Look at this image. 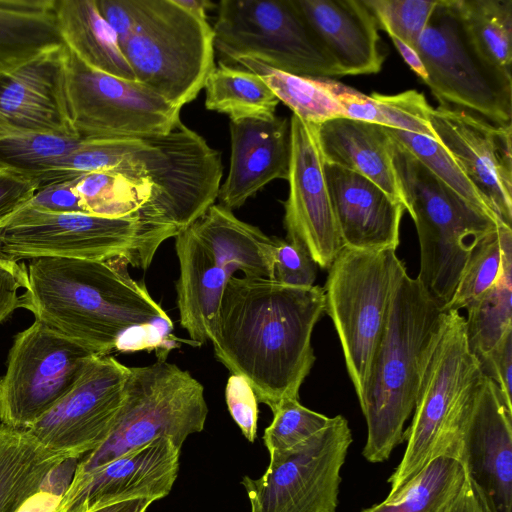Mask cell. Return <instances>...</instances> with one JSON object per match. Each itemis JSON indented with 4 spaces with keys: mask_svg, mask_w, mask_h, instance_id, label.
<instances>
[{
    "mask_svg": "<svg viewBox=\"0 0 512 512\" xmlns=\"http://www.w3.org/2000/svg\"><path fill=\"white\" fill-rule=\"evenodd\" d=\"M325 312L324 289L263 277L228 279L209 341L216 359L244 377L271 411L299 390L315 362L311 337Z\"/></svg>",
    "mask_w": 512,
    "mask_h": 512,
    "instance_id": "1",
    "label": "cell"
},
{
    "mask_svg": "<svg viewBox=\"0 0 512 512\" xmlns=\"http://www.w3.org/2000/svg\"><path fill=\"white\" fill-rule=\"evenodd\" d=\"M121 259H32L19 308L95 355H109L130 328L169 317Z\"/></svg>",
    "mask_w": 512,
    "mask_h": 512,
    "instance_id": "2",
    "label": "cell"
},
{
    "mask_svg": "<svg viewBox=\"0 0 512 512\" xmlns=\"http://www.w3.org/2000/svg\"><path fill=\"white\" fill-rule=\"evenodd\" d=\"M444 316L417 277L405 273L395 289L360 403L367 425L362 452L367 461H386L403 442L404 425L415 408Z\"/></svg>",
    "mask_w": 512,
    "mask_h": 512,
    "instance_id": "3",
    "label": "cell"
},
{
    "mask_svg": "<svg viewBox=\"0 0 512 512\" xmlns=\"http://www.w3.org/2000/svg\"><path fill=\"white\" fill-rule=\"evenodd\" d=\"M481 365L471 352L465 318L446 311L420 384L402 460L388 479L393 497L435 457L456 458L464 421L482 378Z\"/></svg>",
    "mask_w": 512,
    "mask_h": 512,
    "instance_id": "4",
    "label": "cell"
},
{
    "mask_svg": "<svg viewBox=\"0 0 512 512\" xmlns=\"http://www.w3.org/2000/svg\"><path fill=\"white\" fill-rule=\"evenodd\" d=\"M390 139L405 210L415 223L419 240L417 279L444 311L475 243L503 223L470 205L401 143Z\"/></svg>",
    "mask_w": 512,
    "mask_h": 512,
    "instance_id": "5",
    "label": "cell"
},
{
    "mask_svg": "<svg viewBox=\"0 0 512 512\" xmlns=\"http://www.w3.org/2000/svg\"><path fill=\"white\" fill-rule=\"evenodd\" d=\"M114 172L151 184L147 218L169 239L214 204L223 166L220 153L180 120L166 133L130 137L126 157Z\"/></svg>",
    "mask_w": 512,
    "mask_h": 512,
    "instance_id": "6",
    "label": "cell"
},
{
    "mask_svg": "<svg viewBox=\"0 0 512 512\" xmlns=\"http://www.w3.org/2000/svg\"><path fill=\"white\" fill-rule=\"evenodd\" d=\"M208 407L203 385L188 371L159 361L129 367L125 396L105 441L80 457L71 481L159 437L178 449L204 429Z\"/></svg>",
    "mask_w": 512,
    "mask_h": 512,
    "instance_id": "7",
    "label": "cell"
},
{
    "mask_svg": "<svg viewBox=\"0 0 512 512\" xmlns=\"http://www.w3.org/2000/svg\"><path fill=\"white\" fill-rule=\"evenodd\" d=\"M405 273L395 249L342 247L328 268L325 312L338 334L359 404L395 289Z\"/></svg>",
    "mask_w": 512,
    "mask_h": 512,
    "instance_id": "8",
    "label": "cell"
},
{
    "mask_svg": "<svg viewBox=\"0 0 512 512\" xmlns=\"http://www.w3.org/2000/svg\"><path fill=\"white\" fill-rule=\"evenodd\" d=\"M121 49L136 81L179 108L197 98L216 67L213 28L175 0H144Z\"/></svg>",
    "mask_w": 512,
    "mask_h": 512,
    "instance_id": "9",
    "label": "cell"
},
{
    "mask_svg": "<svg viewBox=\"0 0 512 512\" xmlns=\"http://www.w3.org/2000/svg\"><path fill=\"white\" fill-rule=\"evenodd\" d=\"M141 214L110 218L87 213H45L23 207L0 229V256L108 261L126 259L146 270L158 250Z\"/></svg>",
    "mask_w": 512,
    "mask_h": 512,
    "instance_id": "10",
    "label": "cell"
},
{
    "mask_svg": "<svg viewBox=\"0 0 512 512\" xmlns=\"http://www.w3.org/2000/svg\"><path fill=\"white\" fill-rule=\"evenodd\" d=\"M212 28L215 50L226 60L252 59L302 77L340 76L294 0H222Z\"/></svg>",
    "mask_w": 512,
    "mask_h": 512,
    "instance_id": "11",
    "label": "cell"
},
{
    "mask_svg": "<svg viewBox=\"0 0 512 512\" xmlns=\"http://www.w3.org/2000/svg\"><path fill=\"white\" fill-rule=\"evenodd\" d=\"M428 75L425 83L441 103L497 124H511L512 78L476 51L453 6L437 0L417 46Z\"/></svg>",
    "mask_w": 512,
    "mask_h": 512,
    "instance_id": "12",
    "label": "cell"
},
{
    "mask_svg": "<svg viewBox=\"0 0 512 512\" xmlns=\"http://www.w3.org/2000/svg\"><path fill=\"white\" fill-rule=\"evenodd\" d=\"M66 96L82 140L163 134L180 121L181 108L136 80L91 68L68 47Z\"/></svg>",
    "mask_w": 512,
    "mask_h": 512,
    "instance_id": "13",
    "label": "cell"
},
{
    "mask_svg": "<svg viewBox=\"0 0 512 512\" xmlns=\"http://www.w3.org/2000/svg\"><path fill=\"white\" fill-rule=\"evenodd\" d=\"M95 356L39 321L19 332L0 377V422L28 429L74 385Z\"/></svg>",
    "mask_w": 512,
    "mask_h": 512,
    "instance_id": "14",
    "label": "cell"
},
{
    "mask_svg": "<svg viewBox=\"0 0 512 512\" xmlns=\"http://www.w3.org/2000/svg\"><path fill=\"white\" fill-rule=\"evenodd\" d=\"M352 433L342 415L296 449L270 460L257 479H242L250 512H336L340 471Z\"/></svg>",
    "mask_w": 512,
    "mask_h": 512,
    "instance_id": "15",
    "label": "cell"
},
{
    "mask_svg": "<svg viewBox=\"0 0 512 512\" xmlns=\"http://www.w3.org/2000/svg\"><path fill=\"white\" fill-rule=\"evenodd\" d=\"M129 367L93 356L70 390L28 429L47 449L77 458L108 437L125 396Z\"/></svg>",
    "mask_w": 512,
    "mask_h": 512,
    "instance_id": "16",
    "label": "cell"
},
{
    "mask_svg": "<svg viewBox=\"0 0 512 512\" xmlns=\"http://www.w3.org/2000/svg\"><path fill=\"white\" fill-rule=\"evenodd\" d=\"M316 125L290 118L288 197L283 203L286 241L302 246L318 266L328 269L343 244L324 173Z\"/></svg>",
    "mask_w": 512,
    "mask_h": 512,
    "instance_id": "17",
    "label": "cell"
},
{
    "mask_svg": "<svg viewBox=\"0 0 512 512\" xmlns=\"http://www.w3.org/2000/svg\"><path fill=\"white\" fill-rule=\"evenodd\" d=\"M430 123L437 142L508 227L512 222V125L440 105ZM512 228V227H511Z\"/></svg>",
    "mask_w": 512,
    "mask_h": 512,
    "instance_id": "18",
    "label": "cell"
},
{
    "mask_svg": "<svg viewBox=\"0 0 512 512\" xmlns=\"http://www.w3.org/2000/svg\"><path fill=\"white\" fill-rule=\"evenodd\" d=\"M456 458L487 512H512V409L484 374L461 429Z\"/></svg>",
    "mask_w": 512,
    "mask_h": 512,
    "instance_id": "19",
    "label": "cell"
},
{
    "mask_svg": "<svg viewBox=\"0 0 512 512\" xmlns=\"http://www.w3.org/2000/svg\"><path fill=\"white\" fill-rule=\"evenodd\" d=\"M180 453L159 437L71 481L58 512H90L133 499L166 497L177 478Z\"/></svg>",
    "mask_w": 512,
    "mask_h": 512,
    "instance_id": "20",
    "label": "cell"
},
{
    "mask_svg": "<svg viewBox=\"0 0 512 512\" xmlns=\"http://www.w3.org/2000/svg\"><path fill=\"white\" fill-rule=\"evenodd\" d=\"M66 61L63 44L0 70V137L25 133L78 137L68 111Z\"/></svg>",
    "mask_w": 512,
    "mask_h": 512,
    "instance_id": "21",
    "label": "cell"
},
{
    "mask_svg": "<svg viewBox=\"0 0 512 512\" xmlns=\"http://www.w3.org/2000/svg\"><path fill=\"white\" fill-rule=\"evenodd\" d=\"M324 173L343 247L396 250L404 205L356 172L325 163Z\"/></svg>",
    "mask_w": 512,
    "mask_h": 512,
    "instance_id": "22",
    "label": "cell"
},
{
    "mask_svg": "<svg viewBox=\"0 0 512 512\" xmlns=\"http://www.w3.org/2000/svg\"><path fill=\"white\" fill-rule=\"evenodd\" d=\"M231 157L228 176L220 185V205L233 210L275 179L287 180L290 160V120L230 121Z\"/></svg>",
    "mask_w": 512,
    "mask_h": 512,
    "instance_id": "23",
    "label": "cell"
},
{
    "mask_svg": "<svg viewBox=\"0 0 512 512\" xmlns=\"http://www.w3.org/2000/svg\"><path fill=\"white\" fill-rule=\"evenodd\" d=\"M340 76L378 73L384 56L378 24L363 0H294Z\"/></svg>",
    "mask_w": 512,
    "mask_h": 512,
    "instance_id": "24",
    "label": "cell"
},
{
    "mask_svg": "<svg viewBox=\"0 0 512 512\" xmlns=\"http://www.w3.org/2000/svg\"><path fill=\"white\" fill-rule=\"evenodd\" d=\"M175 250L179 262L176 294L180 324L194 345H202L209 341L224 288L232 276L190 226L175 236Z\"/></svg>",
    "mask_w": 512,
    "mask_h": 512,
    "instance_id": "25",
    "label": "cell"
},
{
    "mask_svg": "<svg viewBox=\"0 0 512 512\" xmlns=\"http://www.w3.org/2000/svg\"><path fill=\"white\" fill-rule=\"evenodd\" d=\"M316 131L326 164L364 176L404 205L392 162L391 139L383 126L341 117L316 125Z\"/></svg>",
    "mask_w": 512,
    "mask_h": 512,
    "instance_id": "26",
    "label": "cell"
},
{
    "mask_svg": "<svg viewBox=\"0 0 512 512\" xmlns=\"http://www.w3.org/2000/svg\"><path fill=\"white\" fill-rule=\"evenodd\" d=\"M190 227L230 276L241 271L245 277L271 280L275 237L241 221L220 204L209 207Z\"/></svg>",
    "mask_w": 512,
    "mask_h": 512,
    "instance_id": "27",
    "label": "cell"
},
{
    "mask_svg": "<svg viewBox=\"0 0 512 512\" xmlns=\"http://www.w3.org/2000/svg\"><path fill=\"white\" fill-rule=\"evenodd\" d=\"M56 13L64 44L84 63L122 79L136 80L96 0H56Z\"/></svg>",
    "mask_w": 512,
    "mask_h": 512,
    "instance_id": "28",
    "label": "cell"
},
{
    "mask_svg": "<svg viewBox=\"0 0 512 512\" xmlns=\"http://www.w3.org/2000/svg\"><path fill=\"white\" fill-rule=\"evenodd\" d=\"M66 459L44 447L28 430L0 423V512H18Z\"/></svg>",
    "mask_w": 512,
    "mask_h": 512,
    "instance_id": "29",
    "label": "cell"
},
{
    "mask_svg": "<svg viewBox=\"0 0 512 512\" xmlns=\"http://www.w3.org/2000/svg\"><path fill=\"white\" fill-rule=\"evenodd\" d=\"M63 44L56 0H0V70Z\"/></svg>",
    "mask_w": 512,
    "mask_h": 512,
    "instance_id": "30",
    "label": "cell"
},
{
    "mask_svg": "<svg viewBox=\"0 0 512 512\" xmlns=\"http://www.w3.org/2000/svg\"><path fill=\"white\" fill-rule=\"evenodd\" d=\"M345 111L346 118L436 139L430 123L432 107L416 90L394 95L363 94L331 78H319Z\"/></svg>",
    "mask_w": 512,
    "mask_h": 512,
    "instance_id": "31",
    "label": "cell"
},
{
    "mask_svg": "<svg viewBox=\"0 0 512 512\" xmlns=\"http://www.w3.org/2000/svg\"><path fill=\"white\" fill-rule=\"evenodd\" d=\"M467 484L461 461L441 455L428 462L393 497L362 512H450Z\"/></svg>",
    "mask_w": 512,
    "mask_h": 512,
    "instance_id": "32",
    "label": "cell"
},
{
    "mask_svg": "<svg viewBox=\"0 0 512 512\" xmlns=\"http://www.w3.org/2000/svg\"><path fill=\"white\" fill-rule=\"evenodd\" d=\"M502 266L496 283L465 309L469 348L480 361L512 330V228L503 225Z\"/></svg>",
    "mask_w": 512,
    "mask_h": 512,
    "instance_id": "33",
    "label": "cell"
},
{
    "mask_svg": "<svg viewBox=\"0 0 512 512\" xmlns=\"http://www.w3.org/2000/svg\"><path fill=\"white\" fill-rule=\"evenodd\" d=\"M205 83V107L225 114L230 121L270 119L279 99L255 72L219 63Z\"/></svg>",
    "mask_w": 512,
    "mask_h": 512,
    "instance_id": "34",
    "label": "cell"
},
{
    "mask_svg": "<svg viewBox=\"0 0 512 512\" xmlns=\"http://www.w3.org/2000/svg\"><path fill=\"white\" fill-rule=\"evenodd\" d=\"M452 3L476 51L488 64L512 78V0Z\"/></svg>",
    "mask_w": 512,
    "mask_h": 512,
    "instance_id": "35",
    "label": "cell"
},
{
    "mask_svg": "<svg viewBox=\"0 0 512 512\" xmlns=\"http://www.w3.org/2000/svg\"><path fill=\"white\" fill-rule=\"evenodd\" d=\"M74 189L87 214L110 218L146 216L153 197L148 181L114 171L83 174L75 179Z\"/></svg>",
    "mask_w": 512,
    "mask_h": 512,
    "instance_id": "36",
    "label": "cell"
},
{
    "mask_svg": "<svg viewBox=\"0 0 512 512\" xmlns=\"http://www.w3.org/2000/svg\"><path fill=\"white\" fill-rule=\"evenodd\" d=\"M236 63L260 75L279 101L308 123L319 125L331 119L346 117L342 106L319 78L292 75L252 59H240Z\"/></svg>",
    "mask_w": 512,
    "mask_h": 512,
    "instance_id": "37",
    "label": "cell"
},
{
    "mask_svg": "<svg viewBox=\"0 0 512 512\" xmlns=\"http://www.w3.org/2000/svg\"><path fill=\"white\" fill-rule=\"evenodd\" d=\"M82 139L52 133H25L0 137V168L10 169L34 179L42 178ZM40 189V188H39Z\"/></svg>",
    "mask_w": 512,
    "mask_h": 512,
    "instance_id": "38",
    "label": "cell"
},
{
    "mask_svg": "<svg viewBox=\"0 0 512 512\" xmlns=\"http://www.w3.org/2000/svg\"><path fill=\"white\" fill-rule=\"evenodd\" d=\"M384 128L391 138L401 143L457 195L490 218L502 223L487 200L468 180L437 141L412 132Z\"/></svg>",
    "mask_w": 512,
    "mask_h": 512,
    "instance_id": "39",
    "label": "cell"
},
{
    "mask_svg": "<svg viewBox=\"0 0 512 512\" xmlns=\"http://www.w3.org/2000/svg\"><path fill=\"white\" fill-rule=\"evenodd\" d=\"M503 225L500 224L475 243L444 312L466 308L496 283L502 266Z\"/></svg>",
    "mask_w": 512,
    "mask_h": 512,
    "instance_id": "40",
    "label": "cell"
},
{
    "mask_svg": "<svg viewBox=\"0 0 512 512\" xmlns=\"http://www.w3.org/2000/svg\"><path fill=\"white\" fill-rule=\"evenodd\" d=\"M273 413L263 440L270 460L296 449L325 428L330 417L304 407L299 399L283 401Z\"/></svg>",
    "mask_w": 512,
    "mask_h": 512,
    "instance_id": "41",
    "label": "cell"
},
{
    "mask_svg": "<svg viewBox=\"0 0 512 512\" xmlns=\"http://www.w3.org/2000/svg\"><path fill=\"white\" fill-rule=\"evenodd\" d=\"M378 24L389 36L393 35L416 49L437 0H363Z\"/></svg>",
    "mask_w": 512,
    "mask_h": 512,
    "instance_id": "42",
    "label": "cell"
},
{
    "mask_svg": "<svg viewBox=\"0 0 512 512\" xmlns=\"http://www.w3.org/2000/svg\"><path fill=\"white\" fill-rule=\"evenodd\" d=\"M271 280L293 287L314 285L318 265L302 246L275 237Z\"/></svg>",
    "mask_w": 512,
    "mask_h": 512,
    "instance_id": "43",
    "label": "cell"
},
{
    "mask_svg": "<svg viewBox=\"0 0 512 512\" xmlns=\"http://www.w3.org/2000/svg\"><path fill=\"white\" fill-rule=\"evenodd\" d=\"M173 322L168 318L139 325L127 330L117 341L115 351L133 352L138 350H156L159 361H166L167 354L176 347L177 339L173 333Z\"/></svg>",
    "mask_w": 512,
    "mask_h": 512,
    "instance_id": "44",
    "label": "cell"
},
{
    "mask_svg": "<svg viewBox=\"0 0 512 512\" xmlns=\"http://www.w3.org/2000/svg\"><path fill=\"white\" fill-rule=\"evenodd\" d=\"M225 400L229 413L243 436L249 442H254L257 435L258 401L244 377L231 374L226 383Z\"/></svg>",
    "mask_w": 512,
    "mask_h": 512,
    "instance_id": "45",
    "label": "cell"
},
{
    "mask_svg": "<svg viewBox=\"0 0 512 512\" xmlns=\"http://www.w3.org/2000/svg\"><path fill=\"white\" fill-rule=\"evenodd\" d=\"M39 188L34 179L0 168V229L30 202Z\"/></svg>",
    "mask_w": 512,
    "mask_h": 512,
    "instance_id": "46",
    "label": "cell"
},
{
    "mask_svg": "<svg viewBox=\"0 0 512 512\" xmlns=\"http://www.w3.org/2000/svg\"><path fill=\"white\" fill-rule=\"evenodd\" d=\"M74 182L72 179L41 187L25 207L45 213H86Z\"/></svg>",
    "mask_w": 512,
    "mask_h": 512,
    "instance_id": "47",
    "label": "cell"
},
{
    "mask_svg": "<svg viewBox=\"0 0 512 512\" xmlns=\"http://www.w3.org/2000/svg\"><path fill=\"white\" fill-rule=\"evenodd\" d=\"M97 8L115 31L120 47L134 32L144 8V0H96Z\"/></svg>",
    "mask_w": 512,
    "mask_h": 512,
    "instance_id": "48",
    "label": "cell"
},
{
    "mask_svg": "<svg viewBox=\"0 0 512 512\" xmlns=\"http://www.w3.org/2000/svg\"><path fill=\"white\" fill-rule=\"evenodd\" d=\"M480 365L482 373L496 383L512 409V330L480 361Z\"/></svg>",
    "mask_w": 512,
    "mask_h": 512,
    "instance_id": "49",
    "label": "cell"
},
{
    "mask_svg": "<svg viewBox=\"0 0 512 512\" xmlns=\"http://www.w3.org/2000/svg\"><path fill=\"white\" fill-rule=\"evenodd\" d=\"M27 286V266L0 256V324L19 308V291Z\"/></svg>",
    "mask_w": 512,
    "mask_h": 512,
    "instance_id": "50",
    "label": "cell"
},
{
    "mask_svg": "<svg viewBox=\"0 0 512 512\" xmlns=\"http://www.w3.org/2000/svg\"><path fill=\"white\" fill-rule=\"evenodd\" d=\"M61 495L41 489L29 498L18 512H58Z\"/></svg>",
    "mask_w": 512,
    "mask_h": 512,
    "instance_id": "51",
    "label": "cell"
},
{
    "mask_svg": "<svg viewBox=\"0 0 512 512\" xmlns=\"http://www.w3.org/2000/svg\"><path fill=\"white\" fill-rule=\"evenodd\" d=\"M389 37L404 61L425 82L428 75L416 50L393 35H390Z\"/></svg>",
    "mask_w": 512,
    "mask_h": 512,
    "instance_id": "52",
    "label": "cell"
},
{
    "mask_svg": "<svg viewBox=\"0 0 512 512\" xmlns=\"http://www.w3.org/2000/svg\"><path fill=\"white\" fill-rule=\"evenodd\" d=\"M450 512H487L469 480Z\"/></svg>",
    "mask_w": 512,
    "mask_h": 512,
    "instance_id": "53",
    "label": "cell"
},
{
    "mask_svg": "<svg viewBox=\"0 0 512 512\" xmlns=\"http://www.w3.org/2000/svg\"><path fill=\"white\" fill-rule=\"evenodd\" d=\"M153 502L148 498L133 499L107 505L90 512H145Z\"/></svg>",
    "mask_w": 512,
    "mask_h": 512,
    "instance_id": "54",
    "label": "cell"
},
{
    "mask_svg": "<svg viewBox=\"0 0 512 512\" xmlns=\"http://www.w3.org/2000/svg\"><path fill=\"white\" fill-rule=\"evenodd\" d=\"M175 2L185 10L203 19H207L209 10L217 7L209 0H175Z\"/></svg>",
    "mask_w": 512,
    "mask_h": 512,
    "instance_id": "55",
    "label": "cell"
}]
</instances>
